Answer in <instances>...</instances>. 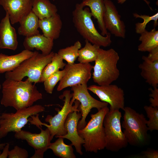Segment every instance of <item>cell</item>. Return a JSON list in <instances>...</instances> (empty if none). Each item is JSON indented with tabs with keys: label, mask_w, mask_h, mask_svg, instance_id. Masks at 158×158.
Returning <instances> with one entry per match:
<instances>
[{
	"label": "cell",
	"mask_w": 158,
	"mask_h": 158,
	"mask_svg": "<svg viewBox=\"0 0 158 158\" xmlns=\"http://www.w3.org/2000/svg\"><path fill=\"white\" fill-rule=\"evenodd\" d=\"M63 60L57 53H55L51 61L44 69L39 82H43L51 75L60 69H63L66 64Z\"/></svg>",
	"instance_id": "28"
},
{
	"label": "cell",
	"mask_w": 158,
	"mask_h": 158,
	"mask_svg": "<svg viewBox=\"0 0 158 158\" xmlns=\"http://www.w3.org/2000/svg\"><path fill=\"white\" fill-rule=\"evenodd\" d=\"M44 110L43 106L36 104L16 110L15 113H2L0 116V139L6 136L9 132L21 131L29 121L30 117Z\"/></svg>",
	"instance_id": "8"
},
{
	"label": "cell",
	"mask_w": 158,
	"mask_h": 158,
	"mask_svg": "<svg viewBox=\"0 0 158 158\" xmlns=\"http://www.w3.org/2000/svg\"><path fill=\"white\" fill-rule=\"evenodd\" d=\"M1 87V104L5 107H13L16 110L32 106L42 98L37 86L28 78L24 81L5 79Z\"/></svg>",
	"instance_id": "1"
},
{
	"label": "cell",
	"mask_w": 158,
	"mask_h": 158,
	"mask_svg": "<svg viewBox=\"0 0 158 158\" xmlns=\"http://www.w3.org/2000/svg\"><path fill=\"white\" fill-rule=\"evenodd\" d=\"M157 87H154L153 89L151 88L149 89L151 92L149 95L150 97L149 99L150 103V106L153 107H158V89Z\"/></svg>",
	"instance_id": "34"
},
{
	"label": "cell",
	"mask_w": 158,
	"mask_h": 158,
	"mask_svg": "<svg viewBox=\"0 0 158 158\" xmlns=\"http://www.w3.org/2000/svg\"><path fill=\"white\" fill-rule=\"evenodd\" d=\"M82 115L80 112L74 111L68 114L65 121L64 127L67 131L66 134L58 136L70 140L72 146L75 147L77 152L82 155V146L84 143V140L80 136L77 129L79 121Z\"/></svg>",
	"instance_id": "16"
},
{
	"label": "cell",
	"mask_w": 158,
	"mask_h": 158,
	"mask_svg": "<svg viewBox=\"0 0 158 158\" xmlns=\"http://www.w3.org/2000/svg\"><path fill=\"white\" fill-rule=\"evenodd\" d=\"M54 53L51 51L44 55L34 51L32 56L24 61L14 70L5 73V79L21 81L27 77L32 83H39L44 69L51 61Z\"/></svg>",
	"instance_id": "6"
},
{
	"label": "cell",
	"mask_w": 158,
	"mask_h": 158,
	"mask_svg": "<svg viewBox=\"0 0 158 158\" xmlns=\"http://www.w3.org/2000/svg\"><path fill=\"white\" fill-rule=\"evenodd\" d=\"M140 34L139 40L141 43L138 47L139 51L149 52L158 47V31L155 28L150 31L146 30Z\"/></svg>",
	"instance_id": "25"
},
{
	"label": "cell",
	"mask_w": 158,
	"mask_h": 158,
	"mask_svg": "<svg viewBox=\"0 0 158 158\" xmlns=\"http://www.w3.org/2000/svg\"><path fill=\"white\" fill-rule=\"evenodd\" d=\"M9 143H6L3 150V152L0 154V158H6L8 157L9 151Z\"/></svg>",
	"instance_id": "37"
},
{
	"label": "cell",
	"mask_w": 158,
	"mask_h": 158,
	"mask_svg": "<svg viewBox=\"0 0 158 158\" xmlns=\"http://www.w3.org/2000/svg\"><path fill=\"white\" fill-rule=\"evenodd\" d=\"M147 116V125L148 130L152 131L158 130V107H153L150 105H145L144 107Z\"/></svg>",
	"instance_id": "30"
},
{
	"label": "cell",
	"mask_w": 158,
	"mask_h": 158,
	"mask_svg": "<svg viewBox=\"0 0 158 158\" xmlns=\"http://www.w3.org/2000/svg\"><path fill=\"white\" fill-rule=\"evenodd\" d=\"M123 121L121 124L123 132L130 145L138 147L146 145L149 141L147 120L142 114L131 108L125 107Z\"/></svg>",
	"instance_id": "3"
},
{
	"label": "cell",
	"mask_w": 158,
	"mask_h": 158,
	"mask_svg": "<svg viewBox=\"0 0 158 158\" xmlns=\"http://www.w3.org/2000/svg\"><path fill=\"white\" fill-rule=\"evenodd\" d=\"M1 86L0 84V89H1Z\"/></svg>",
	"instance_id": "40"
},
{
	"label": "cell",
	"mask_w": 158,
	"mask_h": 158,
	"mask_svg": "<svg viewBox=\"0 0 158 158\" xmlns=\"http://www.w3.org/2000/svg\"><path fill=\"white\" fill-rule=\"evenodd\" d=\"M87 87V84L71 87V90L73 93L71 104H73L76 100L80 103L78 109L82 116L78 123V130L82 129L86 126V118L92 109L95 108L98 111L108 106L109 104L107 103L99 101L92 97L88 92Z\"/></svg>",
	"instance_id": "10"
},
{
	"label": "cell",
	"mask_w": 158,
	"mask_h": 158,
	"mask_svg": "<svg viewBox=\"0 0 158 158\" xmlns=\"http://www.w3.org/2000/svg\"><path fill=\"white\" fill-rule=\"evenodd\" d=\"M93 66L90 63L66 64L64 76L60 81L57 90L60 91L69 87L87 84L91 76Z\"/></svg>",
	"instance_id": "11"
},
{
	"label": "cell",
	"mask_w": 158,
	"mask_h": 158,
	"mask_svg": "<svg viewBox=\"0 0 158 158\" xmlns=\"http://www.w3.org/2000/svg\"><path fill=\"white\" fill-rule=\"evenodd\" d=\"M42 127L38 128L41 130L39 133H33L29 131L21 130L16 132L15 137L18 139L25 140L29 145L35 150V153L31 158H42L44 153L48 149L52 140L50 131L47 128L45 130Z\"/></svg>",
	"instance_id": "13"
},
{
	"label": "cell",
	"mask_w": 158,
	"mask_h": 158,
	"mask_svg": "<svg viewBox=\"0 0 158 158\" xmlns=\"http://www.w3.org/2000/svg\"><path fill=\"white\" fill-rule=\"evenodd\" d=\"M140 158H158V151L157 150L149 149L142 152Z\"/></svg>",
	"instance_id": "35"
},
{
	"label": "cell",
	"mask_w": 158,
	"mask_h": 158,
	"mask_svg": "<svg viewBox=\"0 0 158 158\" xmlns=\"http://www.w3.org/2000/svg\"><path fill=\"white\" fill-rule=\"evenodd\" d=\"M133 16L135 18L142 19L143 21L142 23H138L135 25V30L136 33L141 34L145 31L147 25L151 21H154V26L155 28L158 25V13L153 16H150L146 15H139L136 13H133Z\"/></svg>",
	"instance_id": "31"
},
{
	"label": "cell",
	"mask_w": 158,
	"mask_h": 158,
	"mask_svg": "<svg viewBox=\"0 0 158 158\" xmlns=\"http://www.w3.org/2000/svg\"><path fill=\"white\" fill-rule=\"evenodd\" d=\"M143 62L139 66L140 75L145 82L153 87L158 86V61H152L147 56H142Z\"/></svg>",
	"instance_id": "22"
},
{
	"label": "cell",
	"mask_w": 158,
	"mask_h": 158,
	"mask_svg": "<svg viewBox=\"0 0 158 158\" xmlns=\"http://www.w3.org/2000/svg\"><path fill=\"white\" fill-rule=\"evenodd\" d=\"M62 27L61 18L57 13L49 17L39 19V28L43 35L53 40L59 37Z\"/></svg>",
	"instance_id": "18"
},
{
	"label": "cell",
	"mask_w": 158,
	"mask_h": 158,
	"mask_svg": "<svg viewBox=\"0 0 158 158\" xmlns=\"http://www.w3.org/2000/svg\"><path fill=\"white\" fill-rule=\"evenodd\" d=\"M121 113L118 110H111L105 115L103 121L106 145L108 150L117 152L126 148L128 143L122 130Z\"/></svg>",
	"instance_id": "7"
},
{
	"label": "cell",
	"mask_w": 158,
	"mask_h": 158,
	"mask_svg": "<svg viewBox=\"0 0 158 158\" xmlns=\"http://www.w3.org/2000/svg\"><path fill=\"white\" fill-rule=\"evenodd\" d=\"M6 143H0V154L1 152L0 150H3L5 146L6 145Z\"/></svg>",
	"instance_id": "39"
},
{
	"label": "cell",
	"mask_w": 158,
	"mask_h": 158,
	"mask_svg": "<svg viewBox=\"0 0 158 158\" xmlns=\"http://www.w3.org/2000/svg\"><path fill=\"white\" fill-rule=\"evenodd\" d=\"M108 106L90 115L91 118L82 129L78 130L80 136L84 140L82 145L86 152L97 153L105 147L106 140L103 121L109 111Z\"/></svg>",
	"instance_id": "4"
},
{
	"label": "cell",
	"mask_w": 158,
	"mask_h": 158,
	"mask_svg": "<svg viewBox=\"0 0 158 158\" xmlns=\"http://www.w3.org/2000/svg\"><path fill=\"white\" fill-rule=\"evenodd\" d=\"M11 24L19 22L32 10V0H0Z\"/></svg>",
	"instance_id": "15"
},
{
	"label": "cell",
	"mask_w": 158,
	"mask_h": 158,
	"mask_svg": "<svg viewBox=\"0 0 158 158\" xmlns=\"http://www.w3.org/2000/svg\"><path fill=\"white\" fill-rule=\"evenodd\" d=\"M117 0L118 3L120 4H123L124 2H125V1L126 0ZM143 0L146 2V3L148 5V6H149V4H150V2L149 1H147L146 0Z\"/></svg>",
	"instance_id": "38"
},
{
	"label": "cell",
	"mask_w": 158,
	"mask_h": 158,
	"mask_svg": "<svg viewBox=\"0 0 158 158\" xmlns=\"http://www.w3.org/2000/svg\"><path fill=\"white\" fill-rule=\"evenodd\" d=\"M65 71L59 70L52 74L43 82L44 89L46 92L51 94L57 83L61 80L64 75Z\"/></svg>",
	"instance_id": "32"
},
{
	"label": "cell",
	"mask_w": 158,
	"mask_h": 158,
	"mask_svg": "<svg viewBox=\"0 0 158 158\" xmlns=\"http://www.w3.org/2000/svg\"><path fill=\"white\" fill-rule=\"evenodd\" d=\"M72 96V94L71 93L70 91H64L63 94L59 97L60 99L64 98L63 99L64 102L63 105L61 109L60 110L57 109V114L54 116L48 115L45 118V121L48 122L49 124H46L45 126L50 131L51 140L54 136L57 138L58 136L64 135L66 134L64 124L69 114L74 111L80 112L78 109L80 102L78 101L75 100L73 105L71 104Z\"/></svg>",
	"instance_id": "9"
},
{
	"label": "cell",
	"mask_w": 158,
	"mask_h": 158,
	"mask_svg": "<svg viewBox=\"0 0 158 158\" xmlns=\"http://www.w3.org/2000/svg\"><path fill=\"white\" fill-rule=\"evenodd\" d=\"M34 51L26 49L16 54L8 55L0 54V73L11 71L25 60L32 56Z\"/></svg>",
	"instance_id": "20"
},
{
	"label": "cell",
	"mask_w": 158,
	"mask_h": 158,
	"mask_svg": "<svg viewBox=\"0 0 158 158\" xmlns=\"http://www.w3.org/2000/svg\"><path fill=\"white\" fill-rule=\"evenodd\" d=\"M89 90L95 94L101 101L110 105V110H123L125 107L123 90L116 85H92L87 87Z\"/></svg>",
	"instance_id": "12"
},
{
	"label": "cell",
	"mask_w": 158,
	"mask_h": 158,
	"mask_svg": "<svg viewBox=\"0 0 158 158\" xmlns=\"http://www.w3.org/2000/svg\"><path fill=\"white\" fill-rule=\"evenodd\" d=\"M81 46L80 41H77L73 45L59 49L57 54L67 62V64H73L78 58V51Z\"/></svg>",
	"instance_id": "29"
},
{
	"label": "cell",
	"mask_w": 158,
	"mask_h": 158,
	"mask_svg": "<svg viewBox=\"0 0 158 158\" xmlns=\"http://www.w3.org/2000/svg\"><path fill=\"white\" fill-rule=\"evenodd\" d=\"M104 2L105 11L104 20L106 28L115 36L125 38V25L115 5L110 0H104Z\"/></svg>",
	"instance_id": "14"
},
{
	"label": "cell",
	"mask_w": 158,
	"mask_h": 158,
	"mask_svg": "<svg viewBox=\"0 0 158 158\" xmlns=\"http://www.w3.org/2000/svg\"><path fill=\"white\" fill-rule=\"evenodd\" d=\"M54 40L40 33L30 37H25L23 42L25 49L40 50L44 55L49 54L54 46Z\"/></svg>",
	"instance_id": "19"
},
{
	"label": "cell",
	"mask_w": 158,
	"mask_h": 158,
	"mask_svg": "<svg viewBox=\"0 0 158 158\" xmlns=\"http://www.w3.org/2000/svg\"><path fill=\"white\" fill-rule=\"evenodd\" d=\"M19 23L18 32L19 35L30 37L40 33L39 19L32 10Z\"/></svg>",
	"instance_id": "23"
},
{
	"label": "cell",
	"mask_w": 158,
	"mask_h": 158,
	"mask_svg": "<svg viewBox=\"0 0 158 158\" xmlns=\"http://www.w3.org/2000/svg\"><path fill=\"white\" fill-rule=\"evenodd\" d=\"M119 59L118 53L114 49L105 50L100 48L93 66L94 82L99 85H103L111 84L116 80L120 75L117 67Z\"/></svg>",
	"instance_id": "5"
},
{
	"label": "cell",
	"mask_w": 158,
	"mask_h": 158,
	"mask_svg": "<svg viewBox=\"0 0 158 158\" xmlns=\"http://www.w3.org/2000/svg\"><path fill=\"white\" fill-rule=\"evenodd\" d=\"M149 52L147 57L150 60L152 61H158V47L153 49Z\"/></svg>",
	"instance_id": "36"
},
{
	"label": "cell",
	"mask_w": 158,
	"mask_h": 158,
	"mask_svg": "<svg viewBox=\"0 0 158 158\" xmlns=\"http://www.w3.org/2000/svg\"><path fill=\"white\" fill-rule=\"evenodd\" d=\"M80 4L84 7H89L92 16L97 20L101 34L104 36H106L108 32L104 20L105 11L104 0H83Z\"/></svg>",
	"instance_id": "21"
},
{
	"label": "cell",
	"mask_w": 158,
	"mask_h": 158,
	"mask_svg": "<svg viewBox=\"0 0 158 158\" xmlns=\"http://www.w3.org/2000/svg\"><path fill=\"white\" fill-rule=\"evenodd\" d=\"M32 11L39 19H42L54 15L58 9L49 0H32Z\"/></svg>",
	"instance_id": "24"
},
{
	"label": "cell",
	"mask_w": 158,
	"mask_h": 158,
	"mask_svg": "<svg viewBox=\"0 0 158 158\" xmlns=\"http://www.w3.org/2000/svg\"><path fill=\"white\" fill-rule=\"evenodd\" d=\"M58 138L55 142H51L48 149L51 150L55 155L60 158H76L71 144L66 145L64 142L63 138Z\"/></svg>",
	"instance_id": "26"
},
{
	"label": "cell",
	"mask_w": 158,
	"mask_h": 158,
	"mask_svg": "<svg viewBox=\"0 0 158 158\" xmlns=\"http://www.w3.org/2000/svg\"><path fill=\"white\" fill-rule=\"evenodd\" d=\"M8 157L9 158H27L28 154L26 150L16 145L13 149L9 151Z\"/></svg>",
	"instance_id": "33"
},
{
	"label": "cell",
	"mask_w": 158,
	"mask_h": 158,
	"mask_svg": "<svg viewBox=\"0 0 158 158\" xmlns=\"http://www.w3.org/2000/svg\"><path fill=\"white\" fill-rule=\"evenodd\" d=\"M85 42L84 47L79 50L78 61L82 63L95 61L97 58L98 50L100 47L92 44L86 40H85Z\"/></svg>",
	"instance_id": "27"
},
{
	"label": "cell",
	"mask_w": 158,
	"mask_h": 158,
	"mask_svg": "<svg viewBox=\"0 0 158 158\" xmlns=\"http://www.w3.org/2000/svg\"><path fill=\"white\" fill-rule=\"evenodd\" d=\"M18 45L16 30L12 26L9 15L6 12L0 22V49L15 51Z\"/></svg>",
	"instance_id": "17"
},
{
	"label": "cell",
	"mask_w": 158,
	"mask_h": 158,
	"mask_svg": "<svg viewBox=\"0 0 158 158\" xmlns=\"http://www.w3.org/2000/svg\"><path fill=\"white\" fill-rule=\"evenodd\" d=\"M89 8H84L80 3L76 4L72 12V20L75 27L80 35L92 44L107 47L111 44V35L108 32L105 36L99 33L92 19Z\"/></svg>",
	"instance_id": "2"
}]
</instances>
